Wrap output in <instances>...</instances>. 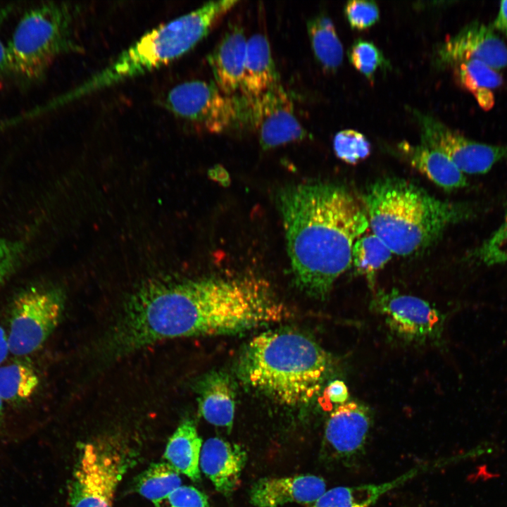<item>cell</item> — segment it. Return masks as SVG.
<instances>
[{
  "instance_id": "ac0fdd59",
  "label": "cell",
  "mask_w": 507,
  "mask_h": 507,
  "mask_svg": "<svg viewBox=\"0 0 507 507\" xmlns=\"http://www.w3.org/2000/svg\"><path fill=\"white\" fill-rule=\"evenodd\" d=\"M398 152L410 165L437 186L453 191L467 186L463 173L442 151L420 142H401Z\"/></svg>"
},
{
  "instance_id": "e0dca14e",
  "label": "cell",
  "mask_w": 507,
  "mask_h": 507,
  "mask_svg": "<svg viewBox=\"0 0 507 507\" xmlns=\"http://www.w3.org/2000/svg\"><path fill=\"white\" fill-rule=\"evenodd\" d=\"M246 461L247 453L242 446L212 437L202 445L199 467L218 492L229 496L239 484Z\"/></svg>"
},
{
  "instance_id": "484cf974",
  "label": "cell",
  "mask_w": 507,
  "mask_h": 507,
  "mask_svg": "<svg viewBox=\"0 0 507 507\" xmlns=\"http://www.w3.org/2000/svg\"><path fill=\"white\" fill-rule=\"evenodd\" d=\"M393 255L389 247L374 233L365 232L353 244L352 263L356 272L365 276L373 288L375 276L390 261Z\"/></svg>"
},
{
  "instance_id": "f35d334b",
  "label": "cell",
  "mask_w": 507,
  "mask_h": 507,
  "mask_svg": "<svg viewBox=\"0 0 507 507\" xmlns=\"http://www.w3.org/2000/svg\"><path fill=\"white\" fill-rule=\"evenodd\" d=\"M4 401L0 396V428L2 426L3 424V420H4Z\"/></svg>"
},
{
  "instance_id": "f1b7e54d",
  "label": "cell",
  "mask_w": 507,
  "mask_h": 507,
  "mask_svg": "<svg viewBox=\"0 0 507 507\" xmlns=\"http://www.w3.org/2000/svg\"><path fill=\"white\" fill-rule=\"evenodd\" d=\"M333 149L339 159L351 165L365 160L371 153V145L366 137L351 129L341 130L335 134Z\"/></svg>"
},
{
  "instance_id": "8d00e7d4",
  "label": "cell",
  "mask_w": 507,
  "mask_h": 507,
  "mask_svg": "<svg viewBox=\"0 0 507 507\" xmlns=\"http://www.w3.org/2000/svg\"><path fill=\"white\" fill-rule=\"evenodd\" d=\"M209 175L215 181L226 184L229 182V175L226 170L220 165H215L209 170Z\"/></svg>"
},
{
  "instance_id": "83f0119b",
  "label": "cell",
  "mask_w": 507,
  "mask_h": 507,
  "mask_svg": "<svg viewBox=\"0 0 507 507\" xmlns=\"http://www.w3.org/2000/svg\"><path fill=\"white\" fill-rule=\"evenodd\" d=\"M349 62L370 82H373L376 71L390 67L382 51L367 39H357L347 52Z\"/></svg>"
},
{
  "instance_id": "2e32d148",
  "label": "cell",
  "mask_w": 507,
  "mask_h": 507,
  "mask_svg": "<svg viewBox=\"0 0 507 507\" xmlns=\"http://www.w3.org/2000/svg\"><path fill=\"white\" fill-rule=\"evenodd\" d=\"M246 43L243 27L238 24L230 25L207 56L214 83L227 95L234 96L240 91Z\"/></svg>"
},
{
  "instance_id": "836d02e7",
  "label": "cell",
  "mask_w": 507,
  "mask_h": 507,
  "mask_svg": "<svg viewBox=\"0 0 507 507\" xmlns=\"http://www.w3.org/2000/svg\"><path fill=\"white\" fill-rule=\"evenodd\" d=\"M13 8L14 6L12 4L0 5V32L4 23L13 11ZM6 76H9L8 50L7 46L3 43L0 35V85Z\"/></svg>"
},
{
  "instance_id": "ba28073f",
  "label": "cell",
  "mask_w": 507,
  "mask_h": 507,
  "mask_svg": "<svg viewBox=\"0 0 507 507\" xmlns=\"http://www.w3.org/2000/svg\"><path fill=\"white\" fill-rule=\"evenodd\" d=\"M164 106L175 116L208 132L229 130L248 118V100L224 94L214 82L187 81L166 94Z\"/></svg>"
},
{
  "instance_id": "d590c367",
  "label": "cell",
  "mask_w": 507,
  "mask_h": 507,
  "mask_svg": "<svg viewBox=\"0 0 507 507\" xmlns=\"http://www.w3.org/2000/svg\"><path fill=\"white\" fill-rule=\"evenodd\" d=\"M493 30L501 32L507 39V1H502L496 18L491 25Z\"/></svg>"
},
{
  "instance_id": "74e56055",
  "label": "cell",
  "mask_w": 507,
  "mask_h": 507,
  "mask_svg": "<svg viewBox=\"0 0 507 507\" xmlns=\"http://www.w3.org/2000/svg\"><path fill=\"white\" fill-rule=\"evenodd\" d=\"M9 352L7 332L0 325V364L6 359Z\"/></svg>"
},
{
  "instance_id": "e575fe53",
  "label": "cell",
  "mask_w": 507,
  "mask_h": 507,
  "mask_svg": "<svg viewBox=\"0 0 507 507\" xmlns=\"http://www.w3.org/2000/svg\"><path fill=\"white\" fill-rule=\"evenodd\" d=\"M325 394L327 400L337 406L347 402L349 397L347 386L339 380L330 382L325 388Z\"/></svg>"
},
{
  "instance_id": "7a4b0ae2",
  "label": "cell",
  "mask_w": 507,
  "mask_h": 507,
  "mask_svg": "<svg viewBox=\"0 0 507 507\" xmlns=\"http://www.w3.org/2000/svg\"><path fill=\"white\" fill-rule=\"evenodd\" d=\"M296 285L325 298L352 263L353 244L369 228L365 207L345 186L313 182L278 194Z\"/></svg>"
},
{
  "instance_id": "d6986e66",
  "label": "cell",
  "mask_w": 507,
  "mask_h": 507,
  "mask_svg": "<svg viewBox=\"0 0 507 507\" xmlns=\"http://www.w3.org/2000/svg\"><path fill=\"white\" fill-rule=\"evenodd\" d=\"M280 83L268 37L256 32L247 39L240 89L242 96L248 100L256 99Z\"/></svg>"
},
{
  "instance_id": "ffe728a7",
  "label": "cell",
  "mask_w": 507,
  "mask_h": 507,
  "mask_svg": "<svg viewBox=\"0 0 507 507\" xmlns=\"http://www.w3.org/2000/svg\"><path fill=\"white\" fill-rule=\"evenodd\" d=\"M199 410L209 423L231 430L235 411V392L230 376L220 371L206 375L196 386Z\"/></svg>"
},
{
  "instance_id": "603a6c76",
  "label": "cell",
  "mask_w": 507,
  "mask_h": 507,
  "mask_svg": "<svg viewBox=\"0 0 507 507\" xmlns=\"http://www.w3.org/2000/svg\"><path fill=\"white\" fill-rule=\"evenodd\" d=\"M307 32L314 56L326 72H334L342 65L344 49L331 18L319 13L307 22Z\"/></svg>"
},
{
  "instance_id": "7402d4cb",
  "label": "cell",
  "mask_w": 507,
  "mask_h": 507,
  "mask_svg": "<svg viewBox=\"0 0 507 507\" xmlns=\"http://www.w3.org/2000/svg\"><path fill=\"white\" fill-rule=\"evenodd\" d=\"M201 448L202 439L194 421L187 419L179 425L170 437L164 458L178 473L197 482L201 478L199 459Z\"/></svg>"
},
{
  "instance_id": "5bb4252c",
  "label": "cell",
  "mask_w": 507,
  "mask_h": 507,
  "mask_svg": "<svg viewBox=\"0 0 507 507\" xmlns=\"http://www.w3.org/2000/svg\"><path fill=\"white\" fill-rule=\"evenodd\" d=\"M372 425L368 406L351 401L331 413L324 433V451L334 462L349 463L363 451Z\"/></svg>"
},
{
  "instance_id": "6da1fadb",
  "label": "cell",
  "mask_w": 507,
  "mask_h": 507,
  "mask_svg": "<svg viewBox=\"0 0 507 507\" xmlns=\"http://www.w3.org/2000/svg\"><path fill=\"white\" fill-rule=\"evenodd\" d=\"M290 315L270 284L254 277L149 282L134 292L128 308L131 332L143 346L242 332Z\"/></svg>"
},
{
  "instance_id": "44dd1931",
  "label": "cell",
  "mask_w": 507,
  "mask_h": 507,
  "mask_svg": "<svg viewBox=\"0 0 507 507\" xmlns=\"http://www.w3.org/2000/svg\"><path fill=\"white\" fill-rule=\"evenodd\" d=\"M418 471L414 468L380 484L334 487L326 490L311 507H372L383 495L415 477Z\"/></svg>"
},
{
  "instance_id": "4fadbf2b",
  "label": "cell",
  "mask_w": 507,
  "mask_h": 507,
  "mask_svg": "<svg viewBox=\"0 0 507 507\" xmlns=\"http://www.w3.org/2000/svg\"><path fill=\"white\" fill-rule=\"evenodd\" d=\"M433 58L439 68H453L464 61L477 60L499 70L507 66V46L491 26L474 21L439 43Z\"/></svg>"
},
{
  "instance_id": "30bf717a",
  "label": "cell",
  "mask_w": 507,
  "mask_h": 507,
  "mask_svg": "<svg viewBox=\"0 0 507 507\" xmlns=\"http://www.w3.org/2000/svg\"><path fill=\"white\" fill-rule=\"evenodd\" d=\"M383 316L391 331L407 342L424 343L439 339L444 316L428 301L396 289L380 290L370 303Z\"/></svg>"
},
{
  "instance_id": "f546056e",
  "label": "cell",
  "mask_w": 507,
  "mask_h": 507,
  "mask_svg": "<svg viewBox=\"0 0 507 507\" xmlns=\"http://www.w3.org/2000/svg\"><path fill=\"white\" fill-rule=\"evenodd\" d=\"M469 258L489 266L507 265V213L501 226L470 253Z\"/></svg>"
},
{
  "instance_id": "4316f807",
  "label": "cell",
  "mask_w": 507,
  "mask_h": 507,
  "mask_svg": "<svg viewBox=\"0 0 507 507\" xmlns=\"http://www.w3.org/2000/svg\"><path fill=\"white\" fill-rule=\"evenodd\" d=\"M181 483L179 473L170 465L165 462L155 463L138 477L136 490L155 506L161 507Z\"/></svg>"
},
{
  "instance_id": "8fae6325",
  "label": "cell",
  "mask_w": 507,
  "mask_h": 507,
  "mask_svg": "<svg viewBox=\"0 0 507 507\" xmlns=\"http://www.w3.org/2000/svg\"><path fill=\"white\" fill-rule=\"evenodd\" d=\"M420 129L421 143L444 154L463 173H486L499 161L507 159V146L471 140L430 114L413 109Z\"/></svg>"
},
{
  "instance_id": "5b68a950",
  "label": "cell",
  "mask_w": 507,
  "mask_h": 507,
  "mask_svg": "<svg viewBox=\"0 0 507 507\" xmlns=\"http://www.w3.org/2000/svg\"><path fill=\"white\" fill-rule=\"evenodd\" d=\"M239 1L207 2L142 35L111 63L52 103L58 106L170 63L204 39Z\"/></svg>"
},
{
  "instance_id": "8992f818",
  "label": "cell",
  "mask_w": 507,
  "mask_h": 507,
  "mask_svg": "<svg viewBox=\"0 0 507 507\" xmlns=\"http://www.w3.org/2000/svg\"><path fill=\"white\" fill-rule=\"evenodd\" d=\"M77 9L62 2H45L27 10L7 45L9 76L22 88L42 80L59 56L77 49L73 24Z\"/></svg>"
},
{
  "instance_id": "1f68e13d",
  "label": "cell",
  "mask_w": 507,
  "mask_h": 507,
  "mask_svg": "<svg viewBox=\"0 0 507 507\" xmlns=\"http://www.w3.org/2000/svg\"><path fill=\"white\" fill-rule=\"evenodd\" d=\"M24 251L22 242L0 237V287L17 269Z\"/></svg>"
},
{
  "instance_id": "9c48e42d",
  "label": "cell",
  "mask_w": 507,
  "mask_h": 507,
  "mask_svg": "<svg viewBox=\"0 0 507 507\" xmlns=\"http://www.w3.org/2000/svg\"><path fill=\"white\" fill-rule=\"evenodd\" d=\"M63 308V294L56 288L30 287L18 294L7 333L10 353L24 356L39 350L58 325Z\"/></svg>"
},
{
  "instance_id": "4dcf8cb0",
  "label": "cell",
  "mask_w": 507,
  "mask_h": 507,
  "mask_svg": "<svg viewBox=\"0 0 507 507\" xmlns=\"http://www.w3.org/2000/svg\"><path fill=\"white\" fill-rule=\"evenodd\" d=\"M344 13L351 27L357 30L370 27L380 18L378 6L370 0L348 1L344 6Z\"/></svg>"
},
{
  "instance_id": "277c9868",
  "label": "cell",
  "mask_w": 507,
  "mask_h": 507,
  "mask_svg": "<svg viewBox=\"0 0 507 507\" xmlns=\"http://www.w3.org/2000/svg\"><path fill=\"white\" fill-rule=\"evenodd\" d=\"M330 353L308 336L293 330L265 332L246 346L239 361L250 387L282 404L308 403L331 373Z\"/></svg>"
},
{
  "instance_id": "cb8c5ba5",
  "label": "cell",
  "mask_w": 507,
  "mask_h": 507,
  "mask_svg": "<svg viewBox=\"0 0 507 507\" xmlns=\"http://www.w3.org/2000/svg\"><path fill=\"white\" fill-rule=\"evenodd\" d=\"M453 68L460 84L473 94L481 108L491 109L494 104L492 90L503 82L498 70L477 60L464 61Z\"/></svg>"
},
{
  "instance_id": "7c38bea8",
  "label": "cell",
  "mask_w": 507,
  "mask_h": 507,
  "mask_svg": "<svg viewBox=\"0 0 507 507\" xmlns=\"http://www.w3.org/2000/svg\"><path fill=\"white\" fill-rule=\"evenodd\" d=\"M248 103V118L258 133L263 149L301 141L308 136L280 83Z\"/></svg>"
},
{
  "instance_id": "3957f363",
  "label": "cell",
  "mask_w": 507,
  "mask_h": 507,
  "mask_svg": "<svg viewBox=\"0 0 507 507\" xmlns=\"http://www.w3.org/2000/svg\"><path fill=\"white\" fill-rule=\"evenodd\" d=\"M369 227L393 254L407 256L436 242L451 225L477 214L468 203L441 200L411 181L378 179L362 196Z\"/></svg>"
},
{
  "instance_id": "d6a6232c",
  "label": "cell",
  "mask_w": 507,
  "mask_h": 507,
  "mask_svg": "<svg viewBox=\"0 0 507 507\" xmlns=\"http://www.w3.org/2000/svg\"><path fill=\"white\" fill-rule=\"evenodd\" d=\"M169 507H209L207 496L191 486H180L167 499Z\"/></svg>"
},
{
  "instance_id": "52a82bcc",
  "label": "cell",
  "mask_w": 507,
  "mask_h": 507,
  "mask_svg": "<svg viewBox=\"0 0 507 507\" xmlns=\"http://www.w3.org/2000/svg\"><path fill=\"white\" fill-rule=\"evenodd\" d=\"M128 462L123 449L113 442L83 445L69 486V507H114L115 494Z\"/></svg>"
},
{
  "instance_id": "d4e9b609",
  "label": "cell",
  "mask_w": 507,
  "mask_h": 507,
  "mask_svg": "<svg viewBox=\"0 0 507 507\" xmlns=\"http://www.w3.org/2000/svg\"><path fill=\"white\" fill-rule=\"evenodd\" d=\"M39 376L27 361H16L0 367V396L4 401L21 404L35 392Z\"/></svg>"
},
{
  "instance_id": "9a60e30c",
  "label": "cell",
  "mask_w": 507,
  "mask_h": 507,
  "mask_svg": "<svg viewBox=\"0 0 507 507\" xmlns=\"http://www.w3.org/2000/svg\"><path fill=\"white\" fill-rule=\"evenodd\" d=\"M325 491V480L313 475L265 477L254 484L249 499L256 507H277L289 503L312 504Z\"/></svg>"
}]
</instances>
